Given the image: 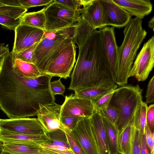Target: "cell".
<instances>
[{
    "label": "cell",
    "mask_w": 154,
    "mask_h": 154,
    "mask_svg": "<svg viewBox=\"0 0 154 154\" xmlns=\"http://www.w3.org/2000/svg\"><path fill=\"white\" fill-rule=\"evenodd\" d=\"M12 54L18 53L38 43L44 36L43 30L31 26L20 24L15 31Z\"/></svg>",
    "instance_id": "30bf717a"
},
{
    "label": "cell",
    "mask_w": 154,
    "mask_h": 154,
    "mask_svg": "<svg viewBox=\"0 0 154 154\" xmlns=\"http://www.w3.org/2000/svg\"><path fill=\"white\" fill-rule=\"evenodd\" d=\"M146 104L153 103L154 102V75H153L149 82L146 94Z\"/></svg>",
    "instance_id": "b9f144b4"
},
{
    "label": "cell",
    "mask_w": 154,
    "mask_h": 154,
    "mask_svg": "<svg viewBox=\"0 0 154 154\" xmlns=\"http://www.w3.org/2000/svg\"><path fill=\"white\" fill-rule=\"evenodd\" d=\"M62 130L65 132L66 136L70 148L75 154H85L73 137L71 130L63 125Z\"/></svg>",
    "instance_id": "d590c367"
},
{
    "label": "cell",
    "mask_w": 154,
    "mask_h": 154,
    "mask_svg": "<svg viewBox=\"0 0 154 154\" xmlns=\"http://www.w3.org/2000/svg\"><path fill=\"white\" fill-rule=\"evenodd\" d=\"M54 33L53 37L46 36L45 34L33 52L32 63L43 74L62 50L73 41L72 39H66Z\"/></svg>",
    "instance_id": "5b68a950"
},
{
    "label": "cell",
    "mask_w": 154,
    "mask_h": 154,
    "mask_svg": "<svg viewBox=\"0 0 154 154\" xmlns=\"http://www.w3.org/2000/svg\"><path fill=\"white\" fill-rule=\"evenodd\" d=\"M81 17L94 29H102L106 23L102 0H82Z\"/></svg>",
    "instance_id": "4fadbf2b"
},
{
    "label": "cell",
    "mask_w": 154,
    "mask_h": 154,
    "mask_svg": "<svg viewBox=\"0 0 154 154\" xmlns=\"http://www.w3.org/2000/svg\"><path fill=\"white\" fill-rule=\"evenodd\" d=\"M127 11L131 17L142 20L152 11V6L150 0H112Z\"/></svg>",
    "instance_id": "ac0fdd59"
},
{
    "label": "cell",
    "mask_w": 154,
    "mask_h": 154,
    "mask_svg": "<svg viewBox=\"0 0 154 154\" xmlns=\"http://www.w3.org/2000/svg\"><path fill=\"white\" fill-rule=\"evenodd\" d=\"M134 126L133 121L129 123L119 134L118 152L122 154H130Z\"/></svg>",
    "instance_id": "44dd1931"
},
{
    "label": "cell",
    "mask_w": 154,
    "mask_h": 154,
    "mask_svg": "<svg viewBox=\"0 0 154 154\" xmlns=\"http://www.w3.org/2000/svg\"><path fill=\"white\" fill-rule=\"evenodd\" d=\"M52 77L24 76L14 66L9 52L0 58V109L9 119L37 116L42 108L55 103L50 87Z\"/></svg>",
    "instance_id": "6da1fadb"
},
{
    "label": "cell",
    "mask_w": 154,
    "mask_h": 154,
    "mask_svg": "<svg viewBox=\"0 0 154 154\" xmlns=\"http://www.w3.org/2000/svg\"><path fill=\"white\" fill-rule=\"evenodd\" d=\"M2 119H0V130L1 129V124L2 122Z\"/></svg>",
    "instance_id": "f5cc1de1"
},
{
    "label": "cell",
    "mask_w": 154,
    "mask_h": 154,
    "mask_svg": "<svg viewBox=\"0 0 154 154\" xmlns=\"http://www.w3.org/2000/svg\"><path fill=\"white\" fill-rule=\"evenodd\" d=\"M2 154H14L10 152L3 150Z\"/></svg>",
    "instance_id": "816d5d0a"
},
{
    "label": "cell",
    "mask_w": 154,
    "mask_h": 154,
    "mask_svg": "<svg viewBox=\"0 0 154 154\" xmlns=\"http://www.w3.org/2000/svg\"><path fill=\"white\" fill-rule=\"evenodd\" d=\"M104 8L106 25L120 28L125 27L131 16L112 0H102Z\"/></svg>",
    "instance_id": "2e32d148"
},
{
    "label": "cell",
    "mask_w": 154,
    "mask_h": 154,
    "mask_svg": "<svg viewBox=\"0 0 154 154\" xmlns=\"http://www.w3.org/2000/svg\"><path fill=\"white\" fill-rule=\"evenodd\" d=\"M0 142L3 144H23L38 146L44 143H51L47 134L41 135H30L2 129L0 130Z\"/></svg>",
    "instance_id": "9a60e30c"
},
{
    "label": "cell",
    "mask_w": 154,
    "mask_h": 154,
    "mask_svg": "<svg viewBox=\"0 0 154 154\" xmlns=\"http://www.w3.org/2000/svg\"><path fill=\"white\" fill-rule=\"evenodd\" d=\"M45 8L41 10L29 13H25L21 17L20 24L37 28L45 31Z\"/></svg>",
    "instance_id": "7402d4cb"
},
{
    "label": "cell",
    "mask_w": 154,
    "mask_h": 154,
    "mask_svg": "<svg viewBox=\"0 0 154 154\" xmlns=\"http://www.w3.org/2000/svg\"><path fill=\"white\" fill-rule=\"evenodd\" d=\"M27 10L20 6L4 5L0 6V15L17 19L22 16Z\"/></svg>",
    "instance_id": "83f0119b"
},
{
    "label": "cell",
    "mask_w": 154,
    "mask_h": 154,
    "mask_svg": "<svg viewBox=\"0 0 154 154\" xmlns=\"http://www.w3.org/2000/svg\"><path fill=\"white\" fill-rule=\"evenodd\" d=\"M154 17H153L151 18L148 22V26L149 27L152 29L153 31H154Z\"/></svg>",
    "instance_id": "681fc988"
},
{
    "label": "cell",
    "mask_w": 154,
    "mask_h": 154,
    "mask_svg": "<svg viewBox=\"0 0 154 154\" xmlns=\"http://www.w3.org/2000/svg\"><path fill=\"white\" fill-rule=\"evenodd\" d=\"M140 154H152L146 143L145 133L141 135Z\"/></svg>",
    "instance_id": "f6af8a7d"
},
{
    "label": "cell",
    "mask_w": 154,
    "mask_h": 154,
    "mask_svg": "<svg viewBox=\"0 0 154 154\" xmlns=\"http://www.w3.org/2000/svg\"><path fill=\"white\" fill-rule=\"evenodd\" d=\"M51 143L70 148L68 140L64 131L60 129L47 133Z\"/></svg>",
    "instance_id": "f1b7e54d"
},
{
    "label": "cell",
    "mask_w": 154,
    "mask_h": 154,
    "mask_svg": "<svg viewBox=\"0 0 154 154\" xmlns=\"http://www.w3.org/2000/svg\"><path fill=\"white\" fill-rule=\"evenodd\" d=\"M61 106L55 103L43 107L38 112L37 119L47 132L61 129L63 125L60 120Z\"/></svg>",
    "instance_id": "e0dca14e"
},
{
    "label": "cell",
    "mask_w": 154,
    "mask_h": 154,
    "mask_svg": "<svg viewBox=\"0 0 154 154\" xmlns=\"http://www.w3.org/2000/svg\"><path fill=\"white\" fill-rule=\"evenodd\" d=\"M146 125L150 130L154 133V105L147 107L146 116Z\"/></svg>",
    "instance_id": "60d3db41"
},
{
    "label": "cell",
    "mask_w": 154,
    "mask_h": 154,
    "mask_svg": "<svg viewBox=\"0 0 154 154\" xmlns=\"http://www.w3.org/2000/svg\"><path fill=\"white\" fill-rule=\"evenodd\" d=\"M54 1L71 9L82 13V8H81L82 6V0H54Z\"/></svg>",
    "instance_id": "8d00e7d4"
},
{
    "label": "cell",
    "mask_w": 154,
    "mask_h": 154,
    "mask_svg": "<svg viewBox=\"0 0 154 154\" xmlns=\"http://www.w3.org/2000/svg\"><path fill=\"white\" fill-rule=\"evenodd\" d=\"M142 21L135 17L131 19L125 27L124 38L118 47V60L115 83L119 86L125 85L137 52L147 32L142 26Z\"/></svg>",
    "instance_id": "3957f363"
},
{
    "label": "cell",
    "mask_w": 154,
    "mask_h": 154,
    "mask_svg": "<svg viewBox=\"0 0 154 154\" xmlns=\"http://www.w3.org/2000/svg\"><path fill=\"white\" fill-rule=\"evenodd\" d=\"M3 150V143H2L0 142V154H2Z\"/></svg>",
    "instance_id": "f907efd6"
},
{
    "label": "cell",
    "mask_w": 154,
    "mask_h": 154,
    "mask_svg": "<svg viewBox=\"0 0 154 154\" xmlns=\"http://www.w3.org/2000/svg\"><path fill=\"white\" fill-rule=\"evenodd\" d=\"M4 44H0V58L6 55L9 52L8 46H5Z\"/></svg>",
    "instance_id": "bcb514c9"
},
{
    "label": "cell",
    "mask_w": 154,
    "mask_h": 154,
    "mask_svg": "<svg viewBox=\"0 0 154 154\" xmlns=\"http://www.w3.org/2000/svg\"><path fill=\"white\" fill-rule=\"evenodd\" d=\"M44 148L59 150H72L70 148L67 147L62 146L54 144L51 143H44L40 145Z\"/></svg>",
    "instance_id": "ee69618b"
},
{
    "label": "cell",
    "mask_w": 154,
    "mask_h": 154,
    "mask_svg": "<svg viewBox=\"0 0 154 154\" xmlns=\"http://www.w3.org/2000/svg\"><path fill=\"white\" fill-rule=\"evenodd\" d=\"M98 113L102 116L116 124L119 115L118 110L116 107L109 104L106 109Z\"/></svg>",
    "instance_id": "4dcf8cb0"
},
{
    "label": "cell",
    "mask_w": 154,
    "mask_h": 154,
    "mask_svg": "<svg viewBox=\"0 0 154 154\" xmlns=\"http://www.w3.org/2000/svg\"><path fill=\"white\" fill-rule=\"evenodd\" d=\"M102 117L106 132L110 154H118V129L115 124Z\"/></svg>",
    "instance_id": "cb8c5ba5"
},
{
    "label": "cell",
    "mask_w": 154,
    "mask_h": 154,
    "mask_svg": "<svg viewBox=\"0 0 154 154\" xmlns=\"http://www.w3.org/2000/svg\"><path fill=\"white\" fill-rule=\"evenodd\" d=\"M115 90L92 101L96 112H99L106 109L109 104Z\"/></svg>",
    "instance_id": "f546056e"
},
{
    "label": "cell",
    "mask_w": 154,
    "mask_h": 154,
    "mask_svg": "<svg viewBox=\"0 0 154 154\" xmlns=\"http://www.w3.org/2000/svg\"><path fill=\"white\" fill-rule=\"evenodd\" d=\"M44 13L45 31L54 33L75 23L79 20L81 14L54 0L45 8Z\"/></svg>",
    "instance_id": "8992f818"
},
{
    "label": "cell",
    "mask_w": 154,
    "mask_h": 154,
    "mask_svg": "<svg viewBox=\"0 0 154 154\" xmlns=\"http://www.w3.org/2000/svg\"><path fill=\"white\" fill-rule=\"evenodd\" d=\"M50 150L56 154H75L72 150H59L48 149Z\"/></svg>",
    "instance_id": "c3c4849f"
},
{
    "label": "cell",
    "mask_w": 154,
    "mask_h": 154,
    "mask_svg": "<svg viewBox=\"0 0 154 154\" xmlns=\"http://www.w3.org/2000/svg\"><path fill=\"white\" fill-rule=\"evenodd\" d=\"M154 66V36L143 45L130 71L129 77L138 81H145Z\"/></svg>",
    "instance_id": "52a82bcc"
},
{
    "label": "cell",
    "mask_w": 154,
    "mask_h": 154,
    "mask_svg": "<svg viewBox=\"0 0 154 154\" xmlns=\"http://www.w3.org/2000/svg\"><path fill=\"white\" fill-rule=\"evenodd\" d=\"M38 43L18 53L12 54L13 59H19L26 62L32 63L33 52Z\"/></svg>",
    "instance_id": "d6a6232c"
},
{
    "label": "cell",
    "mask_w": 154,
    "mask_h": 154,
    "mask_svg": "<svg viewBox=\"0 0 154 154\" xmlns=\"http://www.w3.org/2000/svg\"><path fill=\"white\" fill-rule=\"evenodd\" d=\"M76 29L73 41L79 48L82 46L95 30L81 16L76 23Z\"/></svg>",
    "instance_id": "603a6c76"
},
{
    "label": "cell",
    "mask_w": 154,
    "mask_h": 154,
    "mask_svg": "<svg viewBox=\"0 0 154 154\" xmlns=\"http://www.w3.org/2000/svg\"><path fill=\"white\" fill-rule=\"evenodd\" d=\"M14 66L24 76L28 78H35L44 75L34 64L19 59L13 58Z\"/></svg>",
    "instance_id": "d4e9b609"
},
{
    "label": "cell",
    "mask_w": 154,
    "mask_h": 154,
    "mask_svg": "<svg viewBox=\"0 0 154 154\" xmlns=\"http://www.w3.org/2000/svg\"><path fill=\"white\" fill-rule=\"evenodd\" d=\"M109 80H112L104 48L102 29H96L79 48L68 89L75 92Z\"/></svg>",
    "instance_id": "7a4b0ae2"
},
{
    "label": "cell",
    "mask_w": 154,
    "mask_h": 154,
    "mask_svg": "<svg viewBox=\"0 0 154 154\" xmlns=\"http://www.w3.org/2000/svg\"><path fill=\"white\" fill-rule=\"evenodd\" d=\"M90 118L83 117L71 133L85 154H99Z\"/></svg>",
    "instance_id": "9c48e42d"
},
{
    "label": "cell",
    "mask_w": 154,
    "mask_h": 154,
    "mask_svg": "<svg viewBox=\"0 0 154 154\" xmlns=\"http://www.w3.org/2000/svg\"><path fill=\"white\" fill-rule=\"evenodd\" d=\"M76 26L75 23L71 26L56 31L55 32L57 33L66 39H73L75 35Z\"/></svg>",
    "instance_id": "f35d334b"
},
{
    "label": "cell",
    "mask_w": 154,
    "mask_h": 154,
    "mask_svg": "<svg viewBox=\"0 0 154 154\" xmlns=\"http://www.w3.org/2000/svg\"><path fill=\"white\" fill-rule=\"evenodd\" d=\"M76 50L73 41L63 49L51 62L44 74L66 79L76 62Z\"/></svg>",
    "instance_id": "ba28073f"
},
{
    "label": "cell",
    "mask_w": 154,
    "mask_h": 154,
    "mask_svg": "<svg viewBox=\"0 0 154 154\" xmlns=\"http://www.w3.org/2000/svg\"><path fill=\"white\" fill-rule=\"evenodd\" d=\"M82 117L76 116L60 117V120L63 125L71 131Z\"/></svg>",
    "instance_id": "74e56055"
},
{
    "label": "cell",
    "mask_w": 154,
    "mask_h": 154,
    "mask_svg": "<svg viewBox=\"0 0 154 154\" xmlns=\"http://www.w3.org/2000/svg\"><path fill=\"white\" fill-rule=\"evenodd\" d=\"M114 28L106 26L102 29L104 48L110 77L112 81L115 83L118 46L116 42Z\"/></svg>",
    "instance_id": "5bb4252c"
},
{
    "label": "cell",
    "mask_w": 154,
    "mask_h": 154,
    "mask_svg": "<svg viewBox=\"0 0 154 154\" xmlns=\"http://www.w3.org/2000/svg\"><path fill=\"white\" fill-rule=\"evenodd\" d=\"M60 79L61 78L50 83L51 90L54 95L60 94L64 96L66 88L61 82Z\"/></svg>",
    "instance_id": "ab89813d"
},
{
    "label": "cell",
    "mask_w": 154,
    "mask_h": 154,
    "mask_svg": "<svg viewBox=\"0 0 154 154\" xmlns=\"http://www.w3.org/2000/svg\"><path fill=\"white\" fill-rule=\"evenodd\" d=\"M40 146L23 144H3V150L14 154L38 153Z\"/></svg>",
    "instance_id": "484cf974"
},
{
    "label": "cell",
    "mask_w": 154,
    "mask_h": 154,
    "mask_svg": "<svg viewBox=\"0 0 154 154\" xmlns=\"http://www.w3.org/2000/svg\"><path fill=\"white\" fill-rule=\"evenodd\" d=\"M117 84L109 80L91 87L82 89L75 92L76 97L94 100L103 95L117 88Z\"/></svg>",
    "instance_id": "ffe728a7"
},
{
    "label": "cell",
    "mask_w": 154,
    "mask_h": 154,
    "mask_svg": "<svg viewBox=\"0 0 154 154\" xmlns=\"http://www.w3.org/2000/svg\"><path fill=\"white\" fill-rule=\"evenodd\" d=\"M142 90L138 85H125L115 89L110 103L118 111L116 125L119 134L133 121L135 111L142 101Z\"/></svg>",
    "instance_id": "277c9868"
},
{
    "label": "cell",
    "mask_w": 154,
    "mask_h": 154,
    "mask_svg": "<svg viewBox=\"0 0 154 154\" xmlns=\"http://www.w3.org/2000/svg\"><path fill=\"white\" fill-rule=\"evenodd\" d=\"M32 154H56L53 152L48 149L43 147L40 146L39 148L38 152Z\"/></svg>",
    "instance_id": "7dc6e473"
},
{
    "label": "cell",
    "mask_w": 154,
    "mask_h": 154,
    "mask_svg": "<svg viewBox=\"0 0 154 154\" xmlns=\"http://www.w3.org/2000/svg\"><path fill=\"white\" fill-rule=\"evenodd\" d=\"M4 5V4L2 2L1 0H0V6H1Z\"/></svg>",
    "instance_id": "db71d44e"
},
{
    "label": "cell",
    "mask_w": 154,
    "mask_h": 154,
    "mask_svg": "<svg viewBox=\"0 0 154 154\" xmlns=\"http://www.w3.org/2000/svg\"><path fill=\"white\" fill-rule=\"evenodd\" d=\"M1 127L11 131L30 135H41L47 133L37 118L2 119Z\"/></svg>",
    "instance_id": "7c38bea8"
},
{
    "label": "cell",
    "mask_w": 154,
    "mask_h": 154,
    "mask_svg": "<svg viewBox=\"0 0 154 154\" xmlns=\"http://www.w3.org/2000/svg\"><path fill=\"white\" fill-rule=\"evenodd\" d=\"M90 119L99 154H110L106 132L101 116L96 112Z\"/></svg>",
    "instance_id": "d6986e66"
},
{
    "label": "cell",
    "mask_w": 154,
    "mask_h": 154,
    "mask_svg": "<svg viewBox=\"0 0 154 154\" xmlns=\"http://www.w3.org/2000/svg\"><path fill=\"white\" fill-rule=\"evenodd\" d=\"M53 0H18L20 6L28 10L29 8L42 6H47L52 3Z\"/></svg>",
    "instance_id": "e575fe53"
},
{
    "label": "cell",
    "mask_w": 154,
    "mask_h": 154,
    "mask_svg": "<svg viewBox=\"0 0 154 154\" xmlns=\"http://www.w3.org/2000/svg\"><path fill=\"white\" fill-rule=\"evenodd\" d=\"M118 154H121V153H119Z\"/></svg>",
    "instance_id": "11a10c76"
},
{
    "label": "cell",
    "mask_w": 154,
    "mask_h": 154,
    "mask_svg": "<svg viewBox=\"0 0 154 154\" xmlns=\"http://www.w3.org/2000/svg\"><path fill=\"white\" fill-rule=\"evenodd\" d=\"M141 135L140 131L134 126L130 154H140Z\"/></svg>",
    "instance_id": "1f68e13d"
},
{
    "label": "cell",
    "mask_w": 154,
    "mask_h": 154,
    "mask_svg": "<svg viewBox=\"0 0 154 154\" xmlns=\"http://www.w3.org/2000/svg\"><path fill=\"white\" fill-rule=\"evenodd\" d=\"M147 107L145 102H142L137 107L133 117V126L140 131L142 134L145 133V127L146 125V116Z\"/></svg>",
    "instance_id": "4316f807"
},
{
    "label": "cell",
    "mask_w": 154,
    "mask_h": 154,
    "mask_svg": "<svg viewBox=\"0 0 154 154\" xmlns=\"http://www.w3.org/2000/svg\"><path fill=\"white\" fill-rule=\"evenodd\" d=\"M21 17L16 19L8 16L0 15V24L9 29L14 31L20 24Z\"/></svg>",
    "instance_id": "836d02e7"
},
{
    "label": "cell",
    "mask_w": 154,
    "mask_h": 154,
    "mask_svg": "<svg viewBox=\"0 0 154 154\" xmlns=\"http://www.w3.org/2000/svg\"><path fill=\"white\" fill-rule=\"evenodd\" d=\"M96 112L92 101L75 96H66L61 105L60 117L76 116L90 118Z\"/></svg>",
    "instance_id": "8fae6325"
},
{
    "label": "cell",
    "mask_w": 154,
    "mask_h": 154,
    "mask_svg": "<svg viewBox=\"0 0 154 154\" xmlns=\"http://www.w3.org/2000/svg\"><path fill=\"white\" fill-rule=\"evenodd\" d=\"M145 134L147 145L152 154H154V133L152 132L147 125L145 127Z\"/></svg>",
    "instance_id": "7bdbcfd3"
}]
</instances>
